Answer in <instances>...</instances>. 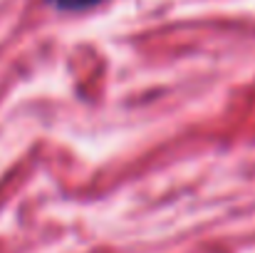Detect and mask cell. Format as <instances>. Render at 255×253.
<instances>
[{"mask_svg": "<svg viewBox=\"0 0 255 253\" xmlns=\"http://www.w3.org/2000/svg\"><path fill=\"white\" fill-rule=\"evenodd\" d=\"M52 7L62 10V12H82V10H89L104 0H47Z\"/></svg>", "mask_w": 255, "mask_h": 253, "instance_id": "cell-1", "label": "cell"}]
</instances>
